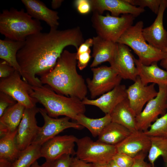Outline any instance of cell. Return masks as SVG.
Returning a JSON list of instances; mask_svg holds the SVG:
<instances>
[{"mask_svg": "<svg viewBox=\"0 0 167 167\" xmlns=\"http://www.w3.org/2000/svg\"><path fill=\"white\" fill-rule=\"evenodd\" d=\"M160 65L167 71V60L163 59L161 61Z\"/></svg>", "mask_w": 167, "mask_h": 167, "instance_id": "ee69618b", "label": "cell"}, {"mask_svg": "<svg viewBox=\"0 0 167 167\" xmlns=\"http://www.w3.org/2000/svg\"><path fill=\"white\" fill-rule=\"evenodd\" d=\"M77 139L72 135L54 137L41 145V157L46 160H53L66 154L75 155L74 148Z\"/></svg>", "mask_w": 167, "mask_h": 167, "instance_id": "5bb4252c", "label": "cell"}, {"mask_svg": "<svg viewBox=\"0 0 167 167\" xmlns=\"http://www.w3.org/2000/svg\"><path fill=\"white\" fill-rule=\"evenodd\" d=\"M12 163L8 160L0 159V167H12Z\"/></svg>", "mask_w": 167, "mask_h": 167, "instance_id": "b9f144b4", "label": "cell"}, {"mask_svg": "<svg viewBox=\"0 0 167 167\" xmlns=\"http://www.w3.org/2000/svg\"><path fill=\"white\" fill-rule=\"evenodd\" d=\"M74 5L77 11L81 14H87L92 11L90 0H75Z\"/></svg>", "mask_w": 167, "mask_h": 167, "instance_id": "d590c367", "label": "cell"}, {"mask_svg": "<svg viewBox=\"0 0 167 167\" xmlns=\"http://www.w3.org/2000/svg\"><path fill=\"white\" fill-rule=\"evenodd\" d=\"M110 115L112 122L123 126L131 132L137 131L136 115L131 108L127 98L116 105Z\"/></svg>", "mask_w": 167, "mask_h": 167, "instance_id": "cb8c5ba5", "label": "cell"}, {"mask_svg": "<svg viewBox=\"0 0 167 167\" xmlns=\"http://www.w3.org/2000/svg\"><path fill=\"white\" fill-rule=\"evenodd\" d=\"M31 96L42 104L48 115L53 118L64 116L75 120L77 116L86 111L82 100L58 94L47 85L32 86Z\"/></svg>", "mask_w": 167, "mask_h": 167, "instance_id": "3957f363", "label": "cell"}, {"mask_svg": "<svg viewBox=\"0 0 167 167\" xmlns=\"http://www.w3.org/2000/svg\"><path fill=\"white\" fill-rule=\"evenodd\" d=\"M133 6H139L144 8L148 7L155 14L157 15L162 0H126Z\"/></svg>", "mask_w": 167, "mask_h": 167, "instance_id": "1f68e13d", "label": "cell"}, {"mask_svg": "<svg viewBox=\"0 0 167 167\" xmlns=\"http://www.w3.org/2000/svg\"><path fill=\"white\" fill-rule=\"evenodd\" d=\"M76 122L89 130L94 137L98 136L105 127L112 122L110 114H106L102 118H92L81 113L77 117Z\"/></svg>", "mask_w": 167, "mask_h": 167, "instance_id": "4316f807", "label": "cell"}, {"mask_svg": "<svg viewBox=\"0 0 167 167\" xmlns=\"http://www.w3.org/2000/svg\"><path fill=\"white\" fill-rule=\"evenodd\" d=\"M25 107L17 102L10 107L0 117V136L17 130L21 121Z\"/></svg>", "mask_w": 167, "mask_h": 167, "instance_id": "603a6c76", "label": "cell"}, {"mask_svg": "<svg viewBox=\"0 0 167 167\" xmlns=\"http://www.w3.org/2000/svg\"><path fill=\"white\" fill-rule=\"evenodd\" d=\"M131 132L123 126L111 122L102 131L98 136L97 140L115 146L124 139Z\"/></svg>", "mask_w": 167, "mask_h": 167, "instance_id": "d4e9b609", "label": "cell"}, {"mask_svg": "<svg viewBox=\"0 0 167 167\" xmlns=\"http://www.w3.org/2000/svg\"><path fill=\"white\" fill-rule=\"evenodd\" d=\"M151 146L148 152V159L152 167L155 161L161 156L164 161L167 163V138L159 136H149Z\"/></svg>", "mask_w": 167, "mask_h": 167, "instance_id": "f546056e", "label": "cell"}, {"mask_svg": "<svg viewBox=\"0 0 167 167\" xmlns=\"http://www.w3.org/2000/svg\"><path fill=\"white\" fill-rule=\"evenodd\" d=\"M93 76L86 83L92 99L109 92L120 84L122 79L111 66H102L91 68Z\"/></svg>", "mask_w": 167, "mask_h": 167, "instance_id": "9c48e42d", "label": "cell"}, {"mask_svg": "<svg viewBox=\"0 0 167 167\" xmlns=\"http://www.w3.org/2000/svg\"><path fill=\"white\" fill-rule=\"evenodd\" d=\"M93 164L86 162L76 156H72L69 167H92Z\"/></svg>", "mask_w": 167, "mask_h": 167, "instance_id": "60d3db41", "label": "cell"}, {"mask_svg": "<svg viewBox=\"0 0 167 167\" xmlns=\"http://www.w3.org/2000/svg\"><path fill=\"white\" fill-rule=\"evenodd\" d=\"M15 71L7 62L3 60L0 62V77L5 78L10 76Z\"/></svg>", "mask_w": 167, "mask_h": 167, "instance_id": "74e56055", "label": "cell"}, {"mask_svg": "<svg viewBox=\"0 0 167 167\" xmlns=\"http://www.w3.org/2000/svg\"><path fill=\"white\" fill-rule=\"evenodd\" d=\"M166 163V164H167V163Z\"/></svg>", "mask_w": 167, "mask_h": 167, "instance_id": "681fc988", "label": "cell"}, {"mask_svg": "<svg viewBox=\"0 0 167 167\" xmlns=\"http://www.w3.org/2000/svg\"><path fill=\"white\" fill-rule=\"evenodd\" d=\"M42 29L40 21L33 19L23 8L5 9L0 14V32L6 38L24 41L27 37Z\"/></svg>", "mask_w": 167, "mask_h": 167, "instance_id": "277c9868", "label": "cell"}, {"mask_svg": "<svg viewBox=\"0 0 167 167\" xmlns=\"http://www.w3.org/2000/svg\"><path fill=\"white\" fill-rule=\"evenodd\" d=\"M150 137L144 132L137 130L131 134L115 145L117 152L126 154L133 158L139 153H148L151 146Z\"/></svg>", "mask_w": 167, "mask_h": 167, "instance_id": "ac0fdd59", "label": "cell"}, {"mask_svg": "<svg viewBox=\"0 0 167 167\" xmlns=\"http://www.w3.org/2000/svg\"><path fill=\"white\" fill-rule=\"evenodd\" d=\"M17 102L7 94L0 92V117L5 111L10 107L14 105Z\"/></svg>", "mask_w": 167, "mask_h": 167, "instance_id": "e575fe53", "label": "cell"}, {"mask_svg": "<svg viewBox=\"0 0 167 167\" xmlns=\"http://www.w3.org/2000/svg\"><path fill=\"white\" fill-rule=\"evenodd\" d=\"M134 61L138 71V76L143 85H147L151 83L158 85H167V71L159 67L157 62L146 66L135 58Z\"/></svg>", "mask_w": 167, "mask_h": 167, "instance_id": "44dd1931", "label": "cell"}, {"mask_svg": "<svg viewBox=\"0 0 167 167\" xmlns=\"http://www.w3.org/2000/svg\"><path fill=\"white\" fill-rule=\"evenodd\" d=\"M134 58L128 46L116 43L113 56L109 63L110 66L122 79L134 82L138 76V71L135 65Z\"/></svg>", "mask_w": 167, "mask_h": 167, "instance_id": "7c38bea8", "label": "cell"}, {"mask_svg": "<svg viewBox=\"0 0 167 167\" xmlns=\"http://www.w3.org/2000/svg\"><path fill=\"white\" fill-rule=\"evenodd\" d=\"M165 52L167 53V48L165 49ZM165 59L167 60V58H165Z\"/></svg>", "mask_w": 167, "mask_h": 167, "instance_id": "c3c4849f", "label": "cell"}, {"mask_svg": "<svg viewBox=\"0 0 167 167\" xmlns=\"http://www.w3.org/2000/svg\"><path fill=\"white\" fill-rule=\"evenodd\" d=\"M135 17L130 14L115 17L107 13L105 16L93 12L92 26L97 36L115 43L125 31L132 25Z\"/></svg>", "mask_w": 167, "mask_h": 167, "instance_id": "8992f818", "label": "cell"}, {"mask_svg": "<svg viewBox=\"0 0 167 167\" xmlns=\"http://www.w3.org/2000/svg\"><path fill=\"white\" fill-rule=\"evenodd\" d=\"M167 8V0H162L154 22L150 26L143 28L142 32L144 38L148 44L164 52L167 48V31L164 28L163 19Z\"/></svg>", "mask_w": 167, "mask_h": 167, "instance_id": "9a60e30c", "label": "cell"}, {"mask_svg": "<svg viewBox=\"0 0 167 167\" xmlns=\"http://www.w3.org/2000/svg\"><path fill=\"white\" fill-rule=\"evenodd\" d=\"M17 131V129L0 137V159L13 162L18 157L21 151L18 149L16 141Z\"/></svg>", "mask_w": 167, "mask_h": 167, "instance_id": "83f0119b", "label": "cell"}, {"mask_svg": "<svg viewBox=\"0 0 167 167\" xmlns=\"http://www.w3.org/2000/svg\"><path fill=\"white\" fill-rule=\"evenodd\" d=\"M39 112V108L36 106L25 109L16 136V144L20 151L31 145L37 134L40 127L37 125L36 116Z\"/></svg>", "mask_w": 167, "mask_h": 167, "instance_id": "4fadbf2b", "label": "cell"}, {"mask_svg": "<svg viewBox=\"0 0 167 167\" xmlns=\"http://www.w3.org/2000/svg\"><path fill=\"white\" fill-rule=\"evenodd\" d=\"M41 145L32 144L21 151L16 160L13 162L12 167H30L41 157Z\"/></svg>", "mask_w": 167, "mask_h": 167, "instance_id": "f1b7e54d", "label": "cell"}, {"mask_svg": "<svg viewBox=\"0 0 167 167\" xmlns=\"http://www.w3.org/2000/svg\"><path fill=\"white\" fill-rule=\"evenodd\" d=\"M24 41H15L6 38L0 40V58L6 61L21 75V71L17 58L18 51Z\"/></svg>", "mask_w": 167, "mask_h": 167, "instance_id": "484cf974", "label": "cell"}, {"mask_svg": "<svg viewBox=\"0 0 167 167\" xmlns=\"http://www.w3.org/2000/svg\"><path fill=\"white\" fill-rule=\"evenodd\" d=\"M112 160L120 167H131L134 162V158L122 153H117Z\"/></svg>", "mask_w": 167, "mask_h": 167, "instance_id": "836d02e7", "label": "cell"}, {"mask_svg": "<svg viewBox=\"0 0 167 167\" xmlns=\"http://www.w3.org/2000/svg\"><path fill=\"white\" fill-rule=\"evenodd\" d=\"M91 50L88 52L77 55V66L80 70H82L88 65L91 58Z\"/></svg>", "mask_w": 167, "mask_h": 167, "instance_id": "8d00e7d4", "label": "cell"}, {"mask_svg": "<svg viewBox=\"0 0 167 167\" xmlns=\"http://www.w3.org/2000/svg\"><path fill=\"white\" fill-rule=\"evenodd\" d=\"M72 156L66 154L53 160H46L42 167H69Z\"/></svg>", "mask_w": 167, "mask_h": 167, "instance_id": "d6a6232c", "label": "cell"}, {"mask_svg": "<svg viewBox=\"0 0 167 167\" xmlns=\"http://www.w3.org/2000/svg\"><path fill=\"white\" fill-rule=\"evenodd\" d=\"M63 2L62 0H53L51 2L52 8L55 9L59 7Z\"/></svg>", "mask_w": 167, "mask_h": 167, "instance_id": "7bdbcfd3", "label": "cell"}, {"mask_svg": "<svg viewBox=\"0 0 167 167\" xmlns=\"http://www.w3.org/2000/svg\"><path fill=\"white\" fill-rule=\"evenodd\" d=\"M143 23L138 22L130 27L118 39L117 43L131 47L143 64L149 66L167 58V53L155 48L146 42L142 35Z\"/></svg>", "mask_w": 167, "mask_h": 167, "instance_id": "5b68a950", "label": "cell"}, {"mask_svg": "<svg viewBox=\"0 0 167 167\" xmlns=\"http://www.w3.org/2000/svg\"><path fill=\"white\" fill-rule=\"evenodd\" d=\"M126 90L125 85L120 84L98 98L90 99L86 97L82 101L85 105L96 106L105 114H110L116 105L127 98Z\"/></svg>", "mask_w": 167, "mask_h": 167, "instance_id": "d6986e66", "label": "cell"}, {"mask_svg": "<svg viewBox=\"0 0 167 167\" xmlns=\"http://www.w3.org/2000/svg\"><path fill=\"white\" fill-rule=\"evenodd\" d=\"M148 152H142L134 157V163L131 167H152L150 163L145 161V159Z\"/></svg>", "mask_w": 167, "mask_h": 167, "instance_id": "f35d334b", "label": "cell"}, {"mask_svg": "<svg viewBox=\"0 0 167 167\" xmlns=\"http://www.w3.org/2000/svg\"><path fill=\"white\" fill-rule=\"evenodd\" d=\"M84 42L78 26L64 30L50 28L49 32L28 36L17 54L23 79L33 86H42L36 75L41 76L51 71L66 47L72 45L77 50Z\"/></svg>", "mask_w": 167, "mask_h": 167, "instance_id": "6da1fadb", "label": "cell"}, {"mask_svg": "<svg viewBox=\"0 0 167 167\" xmlns=\"http://www.w3.org/2000/svg\"><path fill=\"white\" fill-rule=\"evenodd\" d=\"M155 84L144 85L139 76L134 83L126 88L127 98L130 105L137 116L143 110L146 104L158 94Z\"/></svg>", "mask_w": 167, "mask_h": 167, "instance_id": "2e32d148", "label": "cell"}, {"mask_svg": "<svg viewBox=\"0 0 167 167\" xmlns=\"http://www.w3.org/2000/svg\"><path fill=\"white\" fill-rule=\"evenodd\" d=\"M92 11L102 15L105 11L115 17L121 14H130L135 17L144 12V8L133 6L126 0H90Z\"/></svg>", "mask_w": 167, "mask_h": 167, "instance_id": "e0dca14e", "label": "cell"}, {"mask_svg": "<svg viewBox=\"0 0 167 167\" xmlns=\"http://www.w3.org/2000/svg\"><path fill=\"white\" fill-rule=\"evenodd\" d=\"M93 39L92 57L93 61L90 65L91 68L102 63L111 61L116 49V43L107 40L97 36Z\"/></svg>", "mask_w": 167, "mask_h": 167, "instance_id": "7402d4cb", "label": "cell"}, {"mask_svg": "<svg viewBox=\"0 0 167 167\" xmlns=\"http://www.w3.org/2000/svg\"><path fill=\"white\" fill-rule=\"evenodd\" d=\"M21 77L20 73L15 70L9 77L1 79L0 91L9 95L26 108L36 106L38 101L30 95L33 91L32 86L22 80Z\"/></svg>", "mask_w": 167, "mask_h": 167, "instance_id": "ba28073f", "label": "cell"}, {"mask_svg": "<svg viewBox=\"0 0 167 167\" xmlns=\"http://www.w3.org/2000/svg\"><path fill=\"white\" fill-rule=\"evenodd\" d=\"M159 90L156 97L148 102L143 110L136 116L137 130L147 131L151 124L167 112V85H158Z\"/></svg>", "mask_w": 167, "mask_h": 167, "instance_id": "30bf717a", "label": "cell"}, {"mask_svg": "<svg viewBox=\"0 0 167 167\" xmlns=\"http://www.w3.org/2000/svg\"><path fill=\"white\" fill-rule=\"evenodd\" d=\"M109 167H120L112 160L108 163Z\"/></svg>", "mask_w": 167, "mask_h": 167, "instance_id": "bcb514c9", "label": "cell"}, {"mask_svg": "<svg viewBox=\"0 0 167 167\" xmlns=\"http://www.w3.org/2000/svg\"><path fill=\"white\" fill-rule=\"evenodd\" d=\"M39 111L43 118L44 124L42 126L40 127L37 134L32 144L41 146L65 129L73 128L79 130L84 127L76 122L70 121L71 119L68 117L53 118L49 116L44 108H39Z\"/></svg>", "mask_w": 167, "mask_h": 167, "instance_id": "8fae6325", "label": "cell"}, {"mask_svg": "<svg viewBox=\"0 0 167 167\" xmlns=\"http://www.w3.org/2000/svg\"><path fill=\"white\" fill-rule=\"evenodd\" d=\"M27 13L33 18L45 22L50 28H57L59 25L58 12L48 8L39 0H22Z\"/></svg>", "mask_w": 167, "mask_h": 167, "instance_id": "ffe728a7", "label": "cell"}, {"mask_svg": "<svg viewBox=\"0 0 167 167\" xmlns=\"http://www.w3.org/2000/svg\"><path fill=\"white\" fill-rule=\"evenodd\" d=\"M144 133L149 136H159L167 138V112L157 118Z\"/></svg>", "mask_w": 167, "mask_h": 167, "instance_id": "4dcf8cb0", "label": "cell"}, {"mask_svg": "<svg viewBox=\"0 0 167 167\" xmlns=\"http://www.w3.org/2000/svg\"><path fill=\"white\" fill-rule=\"evenodd\" d=\"M92 38H89L87 39L79 46L77 50L76 55H78L88 51L90 50V47L92 46Z\"/></svg>", "mask_w": 167, "mask_h": 167, "instance_id": "ab89813d", "label": "cell"}, {"mask_svg": "<svg viewBox=\"0 0 167 167\" xmlns=\"http://www.w3.org/2000/svg\"><path fill=\"white\" fill-rule=\"evenodd\" d=\"M76 143V156L87 163L107 164L117 153L115 146L94 141L88 136L78 139Z\"/></svg>", "mask_w": 167, "mask_h": 167, "instance_id": "52a82bcc", "label": "cell"}, {"mask_svg": "<svg viewBox=\"0 0 167 167\" xmlns=\"http://www.w3.org/2000/svg\"><path fill=\"white\" fill-rule=\"evenodd\" d=\"M30 167H42L41 165L39 164L37 161L35 162Z\"/></svg>", "mask_w": 167, "mask_h": 167, "instance_id": "7dc6e473", "label": "cell"}, {"mask_svg": "<svg viewBox=\"0 0 167 167\" xmlns=\"http://www.w3.org/2000/svg\"><path fill=\"white\" fill-rule=\"evenodd\" d=\"M77 66L76 53L64 50L54 67L39 79L42 84L49 86L56 93L82 101L86 97L88 88Z\"/></svg>", "mask_w": 167, "mask_h": 167, "instance_id": "7a4b0ae2", "label": "cell"}, {"mask_svg": "<svg viewBox=\"0 0 167 167\" xmlns=\"http://www.w3.org/2000/svg\"><path fill=\"white\" fill-rule=\"evenodd\" d=\"M92 167H109L108 164H93Z\"/></svg>", "mask_w": 167, "mask_h": 167, "instance_id": "f6af8a7d", "label": "cell"}]
</instances>
